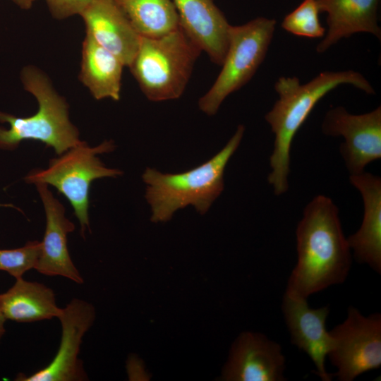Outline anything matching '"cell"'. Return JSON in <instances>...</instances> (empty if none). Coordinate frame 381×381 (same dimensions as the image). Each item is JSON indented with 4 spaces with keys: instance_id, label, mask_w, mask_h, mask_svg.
Here are the masks:
<instances>
[{
    "instance_id": "obj_1",
    "label": "cell",
    "mask_w": 381,
    "mask_h": 381,
    "mask_svg": "<svg viewBox=\"0 0 381 381\" xmlns=\"http://www.w3.org/2000/svg\"><path fill=\"white\" fill-rule=\"evenodd\" d=\"M297 262L285 294L307 299L332 285L342 284L351 266V253L332 200L315 196L304 207L296 230Z\"/></svg>"
},
{
    "instance_id": "obj_2",
    "label": "cell",
    "mask_w": 381,
    "mask_h": 381,
    "mask_svg": "<svg viewBox=\"0 0 381 381\" xmlns=\"http://www.w3.org/2000/svg\"><path fill=\"white\" fill-rule=\"evenodd\" d=\"M343 85H352L368 95L375 94L365 76L353 70L325 71L304 84L296 76H281L275 82L278 99L265 116L274 135L267 181L275 195L289 189L290 152L296 133L318 102Z\"/></svg>"
},
{
    "instance_id": "obj_3",
    "label": "cell",
    "mask_w": 381,
    "mask_h": 381,
    "mask_svg": "<svg viewBox=\"0 0 381 381\" xmlns=\"http://www.w3.org/2000/svg\"><path fill=\"white\" fill-rule=\"evenodd\" d=\"M245 127L240 124L225 146L210 159L193 169L178 174L162 173L147 167L142 175L145 198L155 223L170 220L174 213L192 205L205 214L224 188L226 167L238 149Z\"/></svg>"
},
{
    "instance_id": "obj_4",
    "label": "cell",
    "mask_w": 381,
    "mask_h": 381,
    "mask_svg": "<svg viewBox=\"0 0 381 381\" xmlns=\"http://www.w3.org/2000/svg\"><path fill=\"white\" fill-rule=\"evenodd\" d=\"M24 89L38 103L37 111L30 116L18 117L0 111V150H14L27 140H37L61 155L79 144V132L68 117L66 99L54 88L48 76L35 66H25L20 73Z\"/></svg>"
},
{
    "instance_id": "obj_5",
    "label": "cell",
    "mask_w": 381,
    "mask_h": 381,
    "mask_svg": "<svg viewBox=\"0 0 381 381\" xmlns=\"http://www.w3.org/2000/svg\"><path fill=\"white\" fill-rule=\"evenodd\" d=\"M200 53L179 27L158 37L140 36L138 49L128 67L149 100L176 99L183 94Z\"/></svg>"
},
{
    "instance_id": "obj_6",
    "label": "cell",
    "mask_w": 381,
    "mask_h": 381,
    "mask_svg": "<svg viewBox=\"0 0 381 381\" xmlns=\"http://www.w3.org/2000/svg\"><path fill=\"white\" fill-rule=\"evenodd\" d=\"M276 24L274 18L258 17L243 25H231L221 71L198 101L203 113L214 116L229 95L250 80L266 57Z\"/></svg>"
},
{
    "instance_id": "obj_7",
    "label": "cell",
    "mask_w": 381,
    "mask_h": 381,
    "mask_svg": "<svg viewBox=\"0 0 381 381\" xmlns=\"http://www.w3.org/2000/svg\"><path fill=\"white\" fill-rule=\"evenodd\" d=\"M112 140L90 147L81 141L59 157L50 159L47 169H34L24 180L28 183H44L54 186L72 205L83 236L89 228V193L92 182L104 177H117L123 172L107 167L97 155L112 152Z\"/></svg>"
},
{
    "instance_id": "obj_8",
    "label": "cell",
    "mask_w": 381,
    "mask_h": 381,
    "mask_svg": "<svg viewBox=\"0 0 381 381\" xmlns=\"http://www.w3.org/2000/svg\"><path fill=\"white\" fill-rule=\"evenodd\" d=\"M329 334L332 346L327 355L337 368L339 381H352L361 374L381 366V315H363L349 306L346 320Z\"/></svg>"
},
{
    "instance_id": "obj_9",
    "label": "cell",
    "mask_w": 381,
    "mask_h": 381,
    "mask_svg": "<svg viewBox=\"0 0 381 381\" xmlns=\"http://www.w3.org/2000/svg\"><path fill=\"white\" fill-rule=\"evenodd\" d=\"M321 129L326 135L344 138L339 152L350 175L381 158V106L361 114L333 107L326 112Z\"/></svg>"
},
{
    "instance_id": "obj_10",
    "label": "cell",
    "mask_w": 381,
    "mask_h": 381,
    "mask_svg": "<svg viewBox=\"0 0 381 381\" xmlns=\"http://www.w3.org/2000/svg\"><path fill=\"white\" fill-rule=\"evenodd\" d=\"M61 325V339L53 360L30 375L19 373L18 381H81L87 375L78 358L85 334L95 319L94 306L82 299L73 298L57 318Z\"/></svg>"
},
{
    "instance_id": "obj_11",
    "label": "cell",
    "mask_w": 381,
    "mask_h": 381,
    "mask_svg": "<svg viewBox=\"0 0 381 381\" xmlns=\"http://www.w3.org/2000/svg\"><path fill=\"white\" fill-rule=\"evenodd\" d=\"M286 360L279 344L259 332H245L234 342L222 380L284 381Z\"/></svg>"
},
{
    "instance_id": "obj_12",
    "label": "cell",
    "mask_w": 381,
    "mask_h": 381,
    "mask_svg": "<svg viewBox=\"0 0 381 381\" xmlns=\"http://www.w3.org/2000/svg\"><path fill=\"white\" fill-rule=\"evenodd\" d=\"M282 309L291 343L310 357L322 380H332L334 375L325 368V359L332 346V337L326 329L329 306L311 308L307 299L284 293Z\"/></svg>"
},
{
    "instance_id": "obj_13",
    "label": "cell",
    "mask_w": 381,
    "mask_h": 381,
    "mask_svg": "<svg viewBox=\"0 0 381 381\" xmlns=\"http://www.w3.org/2000/svg\"><path fill=\"white\" fill-rule=\"evenodd\" d=\"M35 185L44 207L46 228L34 269L47 276H61L83 284V278L73 264L67 246V235L74 231L75 225L65 216L64 207L54 197L47 184Z\"/></svg>"
},
{
    "instance_id": "obj_14",
    "label": "cell",
    "mask_w": 381,
    "mask_h": 381,
    "mask_svg": "<svg viewBox=\"0 0 381 381\" xmlns=\"http://www.w3.org/2000/svg\"><path fill=\"white\" fill-rule=\"evenodd\" d=\"M173 1L179 27L213 63L221 66L228 48L231 25L214 0Z\"/></svg>"
},
{
    "instance_id": "obj_15",
    "label": "cell",
    "mask_w": 381,
    "mask_h": 381,
    "mask_svg": "<svg viewBox=\"0 0 381 381\" xmlns=\"http://www.w3.org/2000/svg\"><path fill=\"white\" fill-rule=\"evenodd\" d=\"M349 181L361 193L363 217L360 228L346 238L357 262L381 273V179L365 171L350 175Z\"/></svg>"
},
{
    "instance_id": "obj_16",
    "label": "cell",
    "mask_w": 381,
    "mask_h": 381,
    "mask_svg": "<svg viewBox=\"0 0 381 381\" xmlns=\"http://www.w3.org/2000/svg\"><path fill=\"white\" fill-rule=\"evenodd\" d=\"M86 32L129 66L138 49L140 36L113 0H94L80 15Z\"/></svg>"
},
{
    "instance_id": "obj_17",
    "label": "cell",
    "mask_w": 381,
    "mask_h": 381,
    "mask_svg": "<svg viewBox=\"0 0 381 381\" xmlns=\"http://www.w3.org/2000/svg\"><path fill=\"white\" fill-rule=\"evenodd\" d=\"M320 12L327 13L326 30L316 52L322 54L344 38L365 32L381 40L378 23L380 0H315Z\"/></svg>"
},
{
    "instance_id": "obj_18",
    "label": "cell",
    "mask_w": 381,
    "mask_h": 381,
    "mask_svg": "<svg viewBox=\"0 0 381 381\" xmlns=\"http://www.w3.org/2000/svg\"><path fill=\"white\" fill-rule=\"evenodd\" d=\"M124 66L117 56L86 32L82 44L79 78L95 99H120Z\"/></svg>"
},
{
    "instance_id": "obj_19",
    "label": "cell",
    "mask_w": 381,
    "mask_h": 381,
    "mask_svg": "<svg viewBox=\"0 0 381 381\" xmlns=\"http://www.w3.org/2000/svg\"><path fill=\"white\" fill-rule=\"evenodd\" d=\"M0 304L6 319L17 322L49 320L61 312L52 289L23 277L16 279L14 284L0 294Z\"/></svg>"
},
{
    "instance_id": "obj_20",
    "label": "cell",
    "mask_w": 381,
    "mask_h": 381,
    "mask_svg": "<svg viewBox=\"0 0 381 381\" xmlns=\"http://www.w3.org/2000/svg\"><path fill=\"white\" fill-rule=\"evenodd\" d=\"M140 36L158 37L179 27L173 0H113Z\"/></svg>"
},
{
    "instance_id": "obj_21",
    "label": "cell",
    "mask_w": 381,
    "mask_h": 381,
    "mask_svg": "<svg viewBox=\"0 0 381 381\" xmlns=\"http://www.w3.org/2000/svg\"><path fill=\"white\" fill-rule=\"evenodd\" d=\"M320 13L315 0H303L294 10L285 16L281 27L296 36L322 38L326 29L320 22Z\"/></svg>"
},
{
    "instance_id": "obj_22",
    "label": "cell",
    "mask_w": 381,
    "mask_h": 381,
    "mask_svg": "<svg viewBox=\"0 0 381 381\" xmlns=\"http://www.w3.org/2000/svg\"><path fill=\"white\" fill-rule=\"evenodd\" d=\"M41 243L32 241L14 249H0V270L8 272L15 279L34 269L37 263Z\"/></svg>"
},
{
    "instance_id": "obj_23",
    "label": "cell",
    "mask_w": 381,
    "mask_h": 381,
    "mask_svg": "<svg viewBox=\"0 0 381 381\" xmlns=\"http://www.w3.org/2000/svg\"><path fill=\"white\" fill-rule=\"evenodd\" d=\"M94 0H45L52 16L58 20L80 15Z\"/></svg>"
},
{
    "instance_id": "obj_24",
    "label": "cell",
    "mask_w": 381,
    "mask_h": 381,
    "mask_svg": "<svg viewBox=\"0 0 381 381\" xmlns=\"http://www.w3.org/2000/svg\"><path fill=\"white\" fill-rule=\"evenodd\" d=\"M19 8L25 10H28L32 8L34 2L36 0H10Z\"/></svg>"
},
{
    "instance_id": "obj_25",
    "label": "cell",
    "mask_w": 381,
    "mask_h": 381,
    "mask_svg": "<svg viewBox=\"0 0 381 381\" xmlns=\"http://www.w3.org/2000/svg\"><path fill=\"white\" fill-rule=\"evenodd\" d=\"M6 319L5 316L4 315V313L2 312L1 304H0V341L5 334V322Z\"/></svg>"
},
{
    "instance_id": "obj_26",
    "label": "cell",
    "mask_w": 381,
    "mask_h": 381,
    "mask_svg": "<svg viewBox=\"0 0 381 381\" xmlns=\"http://www.w3.org/2000/svg\"><path fill=\"white\" fill-rule=\"evenodd\" d=\"M11 207V208L16 209L18 211H20V208L16 207L14 205L11 204V203H0V207Z\"/></svg>"
}]
</instances>
